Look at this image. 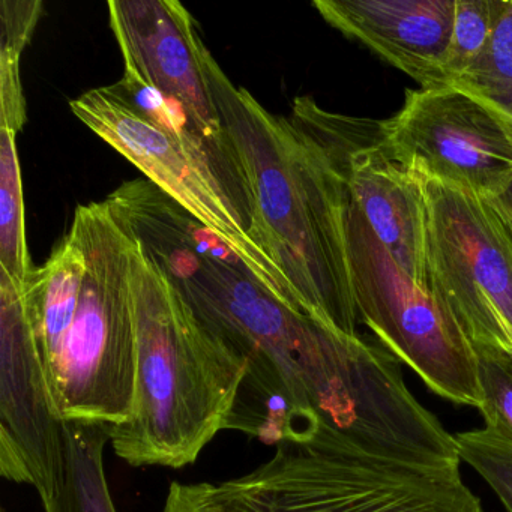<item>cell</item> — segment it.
Wrapping results in <instances>:
<instances>
[{"instance_id": "cell-10", "label": "cell", "mask_w": 512, "mask_h": 512, "mask_svg": "<svg viewBox=\"0 0 512 512\" xmlns=\"http://www.w3.org/2000/svg\"><path fill=\"white\" fill-rule=\"evenodd\" d=\"M383 124L392 151L416 175L482 199L512 181V119L458 86L407 91Z\"/></svg>"}, {"instance_id": "cell-19", "label": "cell", "mask_w": 512, "mask_h": 512, "mask_svg": "<svg viewBox=\"0 0 512 512\" xmlns=\"http://www.w3.org/2000/svg\"><path fill=\"white\" fill-rule=\"evenodd\" d=\"M455 440L461 461L473 467L512 512V442L485 427L455 434Z\"/></svg>"}, {"instance_id": "cell-5", "label": "cell", "mask_w": 512, "mask_h": 512, "mask_svg": "<svg viewBox=\"0 0 512 512\" xmlns=\"http://www.w3.org/2000/svg\"><path fill=\"white\" fill-rule=\"evenodd\" d=\"M70 230L85 251V284L50 391L62 421L115 427L136 394V238L106 202L77 206Z\"/></svg>"}, {"instance_id": "cell-24", "label": "cell", "mask_w": 512, "mask_h": 512, "mask_svg": "<svg viewBox=\"0 0 512 512\" xmlns=\"http://www.w3.org/2000/svg\"><path fill=\"white\" fill-rule=\"evenodd\" d=\"M484 202L512 241V181L500 193L484 197Z\"/></svg>"}, {"instance_id": "cell-16", "label": "cell", "mask_w": 512, "mask_h": 512, "mask_svg": "<svg viewBox=\"0 0 512 512\" xmlns=\"http://www.w3.org/2000/svg\"><path fill=\"white\" fill-rule=\"evenodd\" d=\"M16 131L0 127V268L25 283L35 266L26 238L25 196Z\"/></svg>"}, {"instance_id": "cell-13", "label": "cell", "mask_w": 512, "mask_h": 512, "mask_svg": "<svg viewBox=\"0 0 512 512\" xmlns=\"http://www.w3.org/2000/svg\"><path fill=\"white\" fill-rule=\"evenodd\" d=\"M332 28L364 44L421 88L448 86L455 0H314Z\"/></svg>"}, {"instance_id": "cell-6", "label": "cell", "mask_w": 512, "mask_h": 512, "mask_svg": "<svg viewBox=\"0 0 512 512\" xmlns=\"http://www.w3.org/2000/svg\"><path fill=\"white\" fill-rule=\"evenodd\" d=\"M344 220L361 325L431 391L452 403L479 409L482 392L475 347L451 311L397 265L347 196Z\"/></svg>"}, {"instance_id": "cell-12", "label": "cell", "mask_w": 512, "mask_h": 512, "mask_svg": "<svg viewBox=\"0 0 512 512\" xmlns=\"http://www.w3.org/2000/svg\"><path fill=\"white\" fill-rule=\"evenodd\" d=\"M110 26L124 62L178 101L212 142L227 148L202 65L196 20L178 0H110Z\"/></svg>"}, {"instance_id": "cell-3", "label": "cell", "mask_w": 512, "mask_h": 512, "mask_svg": "<svg viewBox=\"0 0 512 512\" xmlns=\"http://www.w3.org/2000/svg\"><path fill=\"white\" fill-rule=\"evenodd\" d=\"M136 394L127 421L107 427L113 451L134 467L193 464L230 416L247 362L173 289L136 239Z\"/></svg>"}, {"instance_id": "cell-25", "label": "cell", "mask_w": 512, "mask_h": 512, "mask_svg": "<svg viewBox=\"0 0 512 512\" xmlns=\"http://www.w3.org/2000/svg\"><path fill=\"white\" fill-rule=\"evenodd\" d=\"M2 512H5V509H2Z\"/></svg>"}, {"instance_id": "cell-7", "label": "cell", "mask_w": 512, "mask_h": 512, "mask_svg": "<svg viewBox=\"0 0 512 512\" xmlns=\"http://www.w3.org/2000/svg\"><path fill=\"white\" fill-rule=\"evenodd\" d=\"M416 176L427 205L428 289L475 349L512 356L511 239L482 197Z\"/></svg>"}, {"instance_id": "cell-14", "label": "cell", "mask_w": 512, "mask_h": 512, "mask_svg": "<svg viewBox=\"0 0 512 512\" xmlns=\"http://www.w3.org/2000/svg\"><path fill=\"white\" fill-rule=\"evenodd\" d=\"M85 274V251L79 238L68 230L50 259L41 268H35L22 284L26 311L49 385L79 310Z\"/></svg>"}, {"instance_id": "cell-21", "label": "cell", "mask_w": 512, "mask_h": 512, "mask_svg": "<svg viewBox=\"0 0 512 512\" xmlns=\"http://www.w3.org/2000/svg\"><path fill=\"white\" fill-rule=\"evenodd\" d=\"M43 14L41 0H4L0 4V53L22 58Z\"/></svg>"}, {"instance_id": "cell-23", "label": "cell", "mask_w": 512, "mask_h": 512, "mask_svg": "<svg viewBox=\"0 0 512 512\" xmlns=\"http://www.w3.org/2000/svg\"><path fill=\"white\" fill-rule=\"evenodd\" d=\"M163 512H232L218 497L215 484L172 482Z\"/></svg>"}, {"instance_id": "cell-4", "label": "cell", "mask_w": 512, "mask_h": 512, "mask_svg": "<svg viewBox=\"0 0 512 512\" xmlns=\"http://www.w3.org/2000/svg\"><path fill=\"white\" fill-rule=\"evenodd\" d=\"M215 491L232 512H485L460 464L379 457L323 427L307 442L280 443L266 463Z\"/></svg>"}, {"instance_id": "cell-20", "label": "cell", "mask_w": 512, "mask_h": 512, "mask_svg": "<svg viewBox=\"0 0 512 512\" xmlns=\"http://www.w3.org/2000/svg\"><path fill=\"white\" fill-rule=\"evenodd\" d=\"M485 428L512 442V356L475 349Z\"/></svg>"}, {"instance_id": "cell-22", "label": "cell", "mask_w": 512, "mask_h": 512, "mask_svg": "<svg viewBox=\"0 0 512 512\" xmlns=\"http://www.w3.org/2000/svg\"><path fill=\"white\" fill-rule=\"evenodd\" d=\"M20 61L17 56L0 53V127L17 134L26 124V101Z\"/></svg>"}, {"instance_id": "cell-8", "label": "cell", "mask_w": 512, "mask_h": 512, "mask_svg": "<svg viewBox=\"0 0 512 512\" xmlns=\"http://www.w3.org/2000/svg\"><path fill=\"white\" fill-rule=\"evenodd\" d=\"M289 118L325 155L346 196L397 265L428 289L421 181L392 151L383 121L329 112L311 97L296 98Z\"/></svg>"}, {"instance_id": "cell-15", "label": "cell", "mask_w": 512, "mask_h": 512, "mask_svg": "<svg viewBox=\"0 0 512 512\" xmlns=\"http://www.w3.org/2000/svg\"><path fill=\"white\" fill-rule=\"evenodd\" d=\"M106 425L64 421V479L55 512H118L104 469Z\"/></svg>"}, {"instance_id": "cell-17", "label": "cell", "mask_w": 512, "mask_h": 512, "mask_svg": "<svg viewBox=\"0 0 512 512\" xmlns=\"http://www.w3.org/2000/svg\"><path fill=\"white\" fill-rule=\"evenodd\" d=\"M452 86L481 98L512 119V0L490 43Z\"/></svg>"}, {"instance_id": "cell-1", "label": "cell", "mask_w": 512, "mask_h": 512, "mask_svg": "<svg viewBox=\"0 0 512 512\" xmlns=\"http://www.w3.org/2000/svg\"><path fill=\"white\" fill-rule=\"evenodd\" d=\"M202 65L244 188L251 235L286 275L304 314L359 337L344 185L292 119L233 85L205 43Z\"/></svg>"}, {"instance_id": "cell-11", "label": "cell", "mask_w": 512, "mask_h": 512, "mask_svg": "<svg viewBox=\"0 0 512 512\" xmlns=\"http://www.w3.org/2000/svg\"><path fill=\"white\" fill-rule=\"evenodd\" d=\"M23 283L0 268V473L37 490L55 512L64 479V421L23 299Z\"/></svg>"}, {"instance_id": "cell-2", "label": "cell", "mask_w": 512, "mask_h": 512, "mask_svg": "<svg viewBox=\"0 0 512 512\" xmlns=\"http://www.w3.org/2000/svg\"><path fill=\"white\" fill-rule=\"evenodd\" d=\"M106 203L182 301L247 362L229 430L275 445L316 430L301 362L322 323L283 304L247 272L197 254L173 221L172 199L148 179L124 182Z\"/></svg>"}, {"instance_id": "cell-18", "label": "cell", "mask_w": 512, "mask_h": 512, "mask_svg": "<svg viewBox=\"0 0 512 512\" xmlns=\"http://www.w3.org/2000/svg\"><path fill=\"white\" fill-rule=\"evenodd\" d=\"M508 0H455L454 31L446 58L449 85L484 52Z\"/></svg>"}, {"instance_id": "cell-9", "label": "cell", "mask_w": 512, "mask_h": 512, "mask_svg": "<svg viewBox=\"0 0 512 512\" xmlns=\"http://www.w3.org/2000/svg\"><path fill=\"white\" fill-rule=\"evenodd\" d=\"M70 109L89 130L136 166L149 182L223 238L268 292L293 310L304 313L286 275L257 244L247 221L218 179L172 137L140 115L113 85L85 92L70 101Z\"/></svg>"}]
</instances>
